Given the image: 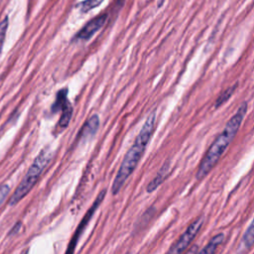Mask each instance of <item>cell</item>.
Masks as SVG:
<instances>
[{
  "label": "cell",
  "instance_id": "7",
  "mask_svg": "<svg viewBox=\"0 0 254 254\" xmlns=\"http://www.w3.org/2000/svg\"><path fill=\"white\" fill-rule=\"evenodd\" d=\"M107 17H108L107 13H103L94 17L90 21H88L76 33V35L73 37V41H81V42L88 41L98 30H100L103 27V25L107 20Z\"/></svg>",
  "mask_w": 254,
  "mask_h": 254
},
{
  "label": "cell",
  "instance_id": "12",
  "mask_svg": "<svg viewBox=\"0 0 254 254\" xmlns=\"http://www.w3.org/2000/svg\"><path fill=\"white\" fill-rule=\"evenodd\" d=\"M237 85H238L237 82L234 83L233 85H231V86H229L227 89H225V90L217 97V99H216L215 102H214L215 108H218L219 106H221L222 104H224V103L231 97V95H232V94L234 93V91L236 90Z\"/></svg>",
  "mask_w": 254,
  "mask_h": 254
},
{
  "label": "cell",
  "instance_id": "16",
  "mask_svg": "<svg viewBox=\"0 0 254 254\" xmlns=\"http://www.w3.org/2000/svg\"><path fill=\"white\" fill-rule=\"evenodd\" d=\"M20 227H21V222L20 221H18L15 225H14V227L11 229V231L9 232V235H14V234H16V233H18L19 232V230H20Z\"/></svg>",
  "mask_w": 254,
  "mask_h": 254
},
{
  "label": "cell",
  "instance_id": "1",
  "mask_svg": "<svg viewBox=\"0 0 254 254\" xmlns=\"http://www.w3.org/2000/svg\"><path fill=\"white\" fill-rule=\"evenodd\" d=\"M156 124V112L153 111L147 117L146 121L144 122L139 134L137 135L134 143L129 148L127 153L125 154L123 161L120 165V168L114 178L111 187L112 194H117L122 187L124 186L127 179L136 169L141 157L144 154V151L151 140V137L155 130Z\"/></svg>",
  "mask_w": 254,
  "mask_h": 254
},
{
  "label": "cell",
  "instance_id": "15",
  "mask_svg": "<svg viewBox=\"0 0 254 254\" xmlns=\"http://www.w3.org/2000/svg\"><path fill=\"white\" fill-rule=\"evenodd\" d=\"M9 192H10V187L7 184L0 185V206L5 200V198L8 196Z\"/></svg>",
  "mask_w": 254,
  "mask_h": 254
},
{
  "label": "cell",
  "instance_id": "10",
  "mask_svg": "<svg viewBox=\"0 0 254 254\" xmlns=\"http://www.w3.org/2000/svg\"><path fill=\"white\" fill-rule=\"evenodd\" d=\"M254 245V218L241 239V247L243 250H248Z\"/></svg>",
  "mask_w": 254,
  "mask_h": 254
},
{
  "label": "cell",
  "instance_id": "2",
  "mask_svg": "<svg viewBox=\"0 0 254 254\" xmlns=\"http://www.w3.org/2000/svg\"><path fill=\"white\" fill-rule=\"evenodd\" d=\"M247 107V102H243L239 106L237 112L228 120L223 131L214 139L213 143L210 145L198 165V169L195 175L196 180L203 179L217 164L220 157L238 132L239 127L241 126L242 121L246 115Z\"/></svg>",
  "mask_w": 254,
  "mask_h": 254
},
{
  "label": "cell",
  "instance_id": "17",
  "mask_svg": "<svg viewBox=\"0 0 254 254\" xmlns=\"http://www.w3.org/2000/svg\"><path fill=\"white\" fill-rule=\"evenodd\" d=\"M123 1H124V0H117V2H118V3H119V4H120V3H121V2H123Z\"/></svg>",
  "mask_w": 254,
  "mask_h": 254
},
{
  "label": "cell",
  "instance_id": "13",
  "mask_svg": "<svg viewBox=\"0 0 254 254\" xmlns=\"http://www.w3.org/2000/svg\"><path fill=\"white\" fill-rule=\"evenodd\" d=\"M103 1L104 0H84L79 2L76 5V8H78L81 13H87L89 10L99 6Z\"/></svg>",
  "mask_w": 254,
  "mask_h": 254
},
{
  "label": "cell",
  "instance_id": "3",
  "mask_svg": "<svg viewBox=\"0 0 254 254\" xmlns=\"http://www.w3.org/2000/svg\"><path fill=\"white\" fill-rule=\"evenodd\" d=\"M52 156H53V153L48 148L43 149L39 153V155L35 158L34 162L30 166L25 177L22 179L21 183L18 185V187L12 193L11 197L9 198L8 204L10 206L16 205L20 200L23 199V197L27 193L30 192V190L33 189V187L38 182V180L41 177L44 170L50 164V162L52 160Z\"/></svg>",
  "mask_w": 254,
  "mask_h": 254
},
{
  "label": "cell",
  "instance_id": "8",
  "mask_svg": "<svg viewBox=\"0 0 254 254\" xmlns=\"http://www.w3.org/2000/svg\"><path fill=\"white\" fill-rule=\"evenodd\" d=\"M98 127H99V117L97 114H93L82 125L81 129L77 134L76 142L85 141L93 137L97 132Z\"/></svg>",
  "mask_w": 254,
  "mask_h": 254
},
{
  "label": "cell",
  "instance_id": "4",
  "mask_svg": "<svg viewBox=\"0 0 254 254\" xmlns=\"http://www.w3.org/2000/svg\"><path fill=\"white\" fill-rule=\"evenodd\" d=\"M67 92L68 90L66 87L60 89L57 92L56 100L51 108L53 113H57L59 110H61V117L57 125L60 132L68 126L72 115V106L67 98Z\"/></svg>",
  "mask_w": 254,
  "mask_h": 254
},
{
  "label": "cell",
  "instance_id": "14",
  "mask_svg": "<svg viewBox=\"0 0 254 254\" xmlns=\"http://www.w3.org/2000/svg\"><path fill=\"white\" fill-rule=\"evenodd\" d=\"M8 24H9L8 17H5L3 20L0 21V53L2 51V47H3V44H4L5 37H6Z\"/></svg>",
  "mask_w": 254,
  "mask_h": 254
},
{
  "label": "cell",
  "instance_id": "11",
  "mask_svg": "<svg viewBox=\"0 0 254 254\" xmlns=\"http://www.w3.org/2000/svg\"><path fill=\"white\" fill-rule=\"evenodd\" d=\"M224 240V234L223 233H218L216 234L215 236H213L210 241L206 244V246L204 248H202L199 252L200 253H207V254H210V253H213L216 251L218 245H220Z\"/></svg>",
  "mask_w": 254,
  "mask_h": 254
},
{
  "label": "cell",
  "instance_id": "9",
  "mask_svg": "<svg viewBox=\"0 0 254 254\" xmlns=\"http://www.w3.org/2000/svg\"><path fill=\"white\" fill-rule=\"evenodd\" d=\"M169 171H170V161H166L165 164L161 167V169L159 170V172L157 173V175L155 176V178L148 184L147 186V191L148 192H152L154 191L160 185L163 184V182L166 180V178L169 175Z\"/></svg>",
  "mask_w": 254,
  "mask_h": 254
},
{
  "label": "cell",
  "instance_id": "5",
  "mask_svg": "<svg viewBox=\"0 0 254 254\" xmlns=\"http://www.w3.org/2000/svg\"><path fill=\"white\" fill-rule=\"evenodd\" d=\"M105 194H106V190H105V189L102 190L97 194V196H96V198L94 199L92 205H91V206L89 207V209L86 211V213L84 214V216H83L82 219L80 220V222H79V224H78V226H77L75 232L73 233V235H72V237H71V239H70V241H69V243H68L67 249H66V251H65L66 253H72V252L75 250V247H76V245H77V242H78V240H79L81 234L83 233L84 229H85L86 226L88 225V222H89V220L91 219V217L93 216L94 212L96 211V209L99 207V205H100L101 202L103 201V198H104Z\"/></svg>",
  "mask_w": 254,
  "mask_h": 254
},
{
  "label": "cell",
  "instance_id": "6",
  "mask_svg": "<svg viewBox=\"0 0 254 254\" xmlns=\"http://www.w3.org/2000/svg\"><path fill=\"white\" fill-rule=\"evenodd\" d=\"M203 224V218L198 217L193 222H191L188 228L185 230V232L180 236L178 241L172 245V247L169 249V253H182L186 251V249L190 246V242L193 240L195 235L200 230L201 226Z\"/></svg>",
  "mask_w": 254,
  "mask_h": 254
}]
</instances>
